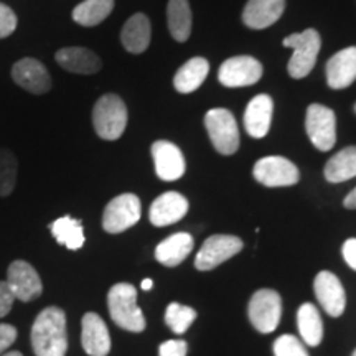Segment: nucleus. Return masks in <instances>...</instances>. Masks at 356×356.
<instances>
[{
	"instance_id": "nucleus-41",
	"label": "nucleus",
	"mask_w": 356,
	"mask_h": 356,
	"mask_svg": "<svg viewBox=\"0 0 356 356\" xmlns=\"http://www.w3.org/2000/svg\"><path fill=\"white\" fill-rule=\"evenodd\" d=\"M351 356H356V350H355V351H353V355H351Z\"/></svg>"
},
{
	"instance_id": "nucleus-22",
	"label": "nucleus",
	"mask_w": 356,
	"mask_h": 356,
	"mask_svg": "<svg viewBox=\"0 0 356 356\" xmlns=\"http://www.w3.org/2000/svg\"><path fill=\"white\" fill-rule=\"evenodd\" d=\"M152 37V26L145 13H136L126 22L121 32V43L129 53L140 55L150 44Z\"/></svg>"
},
{
	"instance_id": "nucleus-6",
	"label": "nucleus",
	"mask_w": 356,
	"mask_h": 356,
	"mask_svg": "<svg viewBox=\"0 0 356 356\" xmlns=\"http://www.w3.org/2000/svg\"><path fill=\"white\" fill-rule=\"evenodd\" d=\"M142 215V204L137 195L122 193L111 200L102 213V228L106 233L119 234L137 225Z\"/></svg>"
},
{
	"instance_id": "nucleus-14",
	"label": "nucleus",
	"mask_w": 356,
	"mask_h": 356,
	"mask_svg": "<svg viewBox=\"0 0 356 356\" xmlns=\"http://www.w3.org/2000/svg\"><path fill=\"white\" fill-rule=\"evenodd\" d=\"M315 297L330 317H340L346 307V293L340 279L333 273L322 270L314 282Z\"/></svg>"
},
{
	"instance_id": "nucleus-8",
	"label": "nucleus",
	"mask_w": 356,
	"mask_h": 356,
	"mask_svg": "<svg viewBox=\"0 0 356 356\" xmlns=\"http://www.w3.org/2000/svg\"><path fill=\"white\" fill-rule=\"evenodd\" d=\"M305 131L312 144L322 152L333 149L337 142V115L323 104H310L305 114Z\"/></svg>"
},
{
	"instance_id": "nucleus-15",
	"label": "nucleus",
	"mask_w": 356,
	"mask_h": 356,
	"mask_svg": "<svg viewBox=\"0 0 356 356\" xmlns=\"http://www.w3.org/2000/svg\"><path fill=\"white\" fill-rule=\"evenodd\" d=\"M152 159L155 173L160 180L175 181L185 173V157L175 144L168 140H157L152 144Z\"/></svg>"
},
{
	"instance_id": "nucleus-18",
	"label": "nucleus",
	"mask_w": 356,
	"mask_h": 356,
	"mask_svg": "<svg viewBox=\"0 0 356 356\" xmlns=\"http://www.w3.org/2000/svg\"><path fill=\"white\" fill-rule=\"evenodd\" d=\"M274 101L267 95H257L249 101L246 113H244V127L248 134L254 139H262L267 136L273 122Z\"/></svg>"
},
{
	"instance_id": "nucleus-9",
	"label": "nucleus",
	"mask_w": 356,
	"mask_h": 356,
	"mask_svg": "<svg viewBox=\"0 0 356 356\" xmlns=\"http://www.w3.org/2000/svg\"><path fill=\"white\" fill-rule=\"evenodd\" d=\"M252 175L261 185L275 188V186H292L300 180L299 168L291 160L280 155L262 157L252 168Z\"/></svg>"
},
{
	"instance_id": "nucleus-13",
	"label": "nucleus",
	"mask_w": 356,
	"mask_h": 356,
	"mask_svg": "<svg viewBox=\"0 0 356 356\" xmlns=\"http://www.w3.org/2000/svg\"><path fill=\"white\" fill-rule=\"evenodd\" d=\"M12 79L32 95H47L51 89V76L47 66L35 58H22L12 66Z\"/></svg>"
},
{
	"instance_id": "nucleus-3",
	"label": "nucleus",
	"mask_w": 356,
	"mask_h": 356,
	"mask_svg": "<svg viewBox=\"0 0 356 356\" xmlns=\"http://www.w3.org/2000/svg\"><path fill=\"white\" fill-rule=\"evenodd\" d=\"M284 47L293 50L287 65L289 74L293 79H302L310 74V71L317 63L322 38L315 29H307L304 32L289 35L284 38Z\"/></svg>"
},
{
	"instance_id": "nucleus-4",
	"label": "nucleus",
	"mask_w": 356,
	"mask_h": 356,
	"mask_svg": "<svg viewBox=\"0 0 356 356\" xmlns=\"http://www.w3.org/2000/svg\"><path fill=\"white\" fill-rule=\"evenodd\" d=\"M92 126L101 139L118 140L127 127V108L118 95H104L92 109Z\"/></svg>"
},
{
	"instance_id": "nucleus-40",
	"label": "nucleus",
	"mask_w": 356,
	"mask_h": 356,
	"mask_svg": "<svg viewBox=\"0 0 356 356\" xmlns=\"http://www.w3.org/2000/svg\"><path fill=\"white\" fill-rule=\"evenodd\" d=\"M0 356H24V355H22L20 351H6V353Z\"/></svg>"
},
{
	"instance_id": "nucleus-2",
	"label": "nucleus",
	"mask_w": 356,
	"mask_h": 356,
	"mask_svg": "<svg viewBox=\"0 0 356 356\" xmlns=\"http://www.w3.org/2000/svg\"><path fill=\"white\" fill-rule=\"evenodd\" d=\"M108 310L113 322L122 330L140 333L145 330L144 312L137 305V291L132 284L121 282L111 287L108 293Z\"/></svg>"
},
{
	"instance_id": "nucleus-39",
	"label": "nucleus",
	"mask_w": 356,
	"mask_h": 356,
	"mask_svg": "<svg viewBox=\"0 0 356 356\" xmlns=\"http://www.w3.org/2000/svg\"><path fill=\"white\" fill-rule=\"evenodd\" d=\"M152 286H154L152 279H144V280H142V284H140L142 291H150V289H152Z\"/></svg>"
},
{
	"instance_id": "nucleus-29",
	"label": "nucleus",
	"mask_w": 356,
	"mask_h": 356,
	"mask_svg": "<svg viewBox=\"0 0 356 356\" xmlns=\"http://www.w3.org/2000/svg\"><path fill=\"white\" fill-rule=\"evenodd\" d=\"M114 0H84L74 7L73 20L81 26H96L111 15Z\"/></svg>"
},
{
	"instance_id": "nucleus-20",
	"label": "nucleus",
	"mask_w": 356,
	"mask_h": 356,
	"mask_svg": "<svg viewBox=\"0 0 356 356\" xmlns=\"http://www.w3.org/2000/svg\"><path fill=\"white\" fill-rule=\"evenodd\" d=\"M356 81V47L333 55L327 63V83L332 89H345Z\"/></svg>"
},
{
	"instance_id": "nucleus-27",
	"label": "nucleus",
	"mask_w": 356,
	"mask_h": 356,
	"mask_svg": "<svg viewBox=\"0 0 356 356\" xmlns=\"http://www.w3.org/2000/svg\"><path fill=\"white\" fill-rule=\"evenodd\" d=\"M167 24L177 42L185 43L191 35V8L188 0H168Z\"/></svg>"
},
{
	"instance_id": "nucleus-32",
	"label": "nucleus",
	"mask_w": 356,
	"mask_h": 356,
	"mask_svg": "<svg viewBox=\"0 0 356 356\" xmlns=\"http://www.w3.org/2000/svg\"><path fill=\"white\" fill-rule=\"evenodd\" d=\"M275 356H310L304 341L293 335H282L274 341Z\"/></svg>"
},
{
	"instance_id": "nucleus-5",
	"label": "nucleus",
	"mask_w": 356,
	"mask_h": 356,
	"mask_svg": "<svg viewBox=\"0 0 356 356\" xmlns=\"http://www.w3.org/2000/svg\"><path fill=\"white\" fill-rule=\"evenodd\" d=\"M204 127L211 144L221 155H233L239 149V129L234 115L225 108L210 109L204 115Z\"/></svg>"
},
{
	"instance_id": "nucleus-30",
	"label": "nucleus",
	"mask_w": 356,
	"mask_h": 356,
	"mask_svg": "<svg viewBox=\"0 0 356 356\" xmlns=\"http://www.w3.org/2000/svg\"><path fill=\"white\" fill-rule=\"evenodd\" d=\"M195 318H197V310L178 302L168 304L165 310V323L175 335H184L195 322Z\"/></svg>"
},
{
	"instance_id": "nucleus-1",
	"label": "nucleus",
	"mask_w": 356,
	"mask_h": 356,
	"mask_svg": "<svg viewBox=\"0 0 356 356\" xmlns=\"http://www.w3.org/2000/svg\"><path fill=\"white\" fill-rule=\"evenodd\" d=\"M32 348L35 356H65L68 350L66 314L60 307H47L32 325Z\"/></svg>"
},
{
	"instance_id": "nucleus-28",
	"label": "nucleus",
	"mask_w": 356,
	"mask_h": 356,
	"mask_svg": "<svg viewBox=\"0 0 356 356\" xmlns=\"http://www.w3.org/2000/svg\"><path fill=\"white\" fill-rule=\"evenodd\" d=\"M50 231L58 244L68 248L70 251H78L84 246L83 222L71 216H61L50 225Z\"/></svg>"
},
{
	"instance_id": "nucleus-17",
	"label": "nucleus",
	"mask_w": 356,
	"mask_h": 356,
	"mask_svg": "<svg viewBox=\"0 0 356 356\" xmlns=\"http://www.w3.org/2000/svg\"><path fill=\"white\" fill-rule=\"evenodd\" d=\"M81 345L89 356H108L111 351L108 325L95 312L84 314L81 320Z\"/></svg>"
},
{
	"instance_id": "nucleus-35",
	"label": "nucleus",
	"mask_w": 356,
	"mask_h": 356,
	"mask_svg": "<svg viewBox=\"0 0 356 356\" xmlns=\"http://www.w3.org/2000/svg\"><path fill=\"white\" fill-rule=\"evenodd\" d=\"M17 340V328L13 325L0 323V355H3Z\"/></svg>"
},
{
	"instance_id": "nucleus-11",
	"label": "nucleus",
	"mask_w": 356,
	"mask_h": 356,
	"mask_svg": "<svg viewBox=\"0 0 356 356\" xmlns=\"http://www.w3.org/2000/svg\"><path fill=\"white\" fill-rule=\"evenodd\" d=\"M13 297L22 302H33L43 293V282L30 262L17 259L10 262L6 279Z\"/></svg>"
},
{
	"instance_id": "nucleus-19",
	"label": "nucleus",
	"mask_w": 356,
	"mask_h": 356,
	"mask_svg": "<svg viewBox=\"0 0 356 356\" xmlns=\"http://www.w3.org/2000/svg\"><path fill=\"white\" fill-rule=\"evenodd\" d=\"M286 10V0H248L243 10L244 25L262 30L274 25Z\"/></svg>"
},
{
	"instance_id": "nucleus-26",
	"label": "nucleus",
	"mask_w": 356,
	"mask_h": 356,
	"mask_svg": "<svg viewBox=\"0 0 356 356\" xmlns=\"http://www.w3.org/2000/svg\"><path fill=\"white\" fill-rule=\"evenodd\" d=\"M325 178L330 184H341L356 177V145L345 147L325 165Z\"/></svg>"
},
{
	"instance_id": "nucleus-36",
	"label": "nucleus",
	"mask_w": 356,
	"mask_h": 356,
	"mask_svg": "<svg viewBox=\"0 0 356 356\" xmlns=\"http://www.w3.org/2000/svg\"><path fill=\"white\" fill-rule=\"evenodd\" d=\"M13 300H15V297H13L12 291L8 289L7 282L6 280H0V318L8 315V312L13 307Z\"/></svg>"
},
{
	"instance_id": "nucleus-38",
	"label": "nucleus",
	"mask_w": 356,
	"mask_h": 356,
	"mask_svg": "<svg viewBox=\"0 0 356 356\" xmlns=\"http://www.w3.org/2000/svg\"><path fill=\"white\" fill-rule=\"evenodd\" d=\"M343 204L348 210H356V188H353L348 195H346Z\"/></svg>"
},
{
	"instance_id": "nucleus-12",
	"label": "nucleus",
	"mask_w": 356,
	"mask_h": 356,
	"mask_svg": "<svg viewBox=\"0 0 356 356\" xmlns=\"http://www.w3.org/2000/svg\"><path fill=\"white\" fill-rule=\"evenodd\" d=\"M262 78V65L252 56H233L218 71V79L226 88H246Z\"/></svg>"
},
{
	"instance_id": "nucleus-31",
	"label": "nucleus",
	"mask_w": 356,
	"mask_h": 356,
	"mask_svg": "<svg viewBox=\"0 0 356 356\" xmlns=\"http://www.w3.org/2000/svg\"><path fill=\"white\" fill-rule=\"evenodd\" d=\"M19 162L15 154L8 149H0V198L12 195L17 185Z\"/></svg>"
},
{
	"instance_id": "nucleus-25",
	"label": "nucleus",
	"mask_w": 356,
	"mask_h": 356,
	"mask_svg": "<svg viewBox=\"0 0 356 356\" xmlns=\"http://www.w3.org/2000/svg\"><path fill=\"white\" fill-rule=\"evenodd\" d=\"M297 327L300 338L309 346H318L323 340V322L314 304H302L297 310Z\"/></svg>"
},
{
	"instance_id": "nucleus-42",
	"label": "nucleus",
	"mask_w": 356,
	"mask_h": 356,
	"mask_svg": "<svg viewBox=\"0 0 356 356\" xmlns=\"http://www.w3.org/2000/svg\"><path fill=\"white\" fill-rule=\"evenodd\" d=\"M355 113H356V104H355Z\"/></svg>"
},
{
	"instance_id": "nucleus-16",
	"label": "nucleus",
	"mask_w": 356,
	"mask_h": 356,
	"mask_svg": "<svg viewBox=\"0 0 356 356\" xmlns=\"http://www.w3.org/2000/svg\"><path fill=\"white\" fill-rule=\"evenodd\" d=\"M188 200L178 191H167L154 200L150 204L149 220L157 228L178 222L188 213Z\"/></svg>"
},
{
	"instance_id": "nucleus-34",
	"label": "nucleus",
	"mask_w": 356,
	"mask_h": 356,
	"mask_svg": "<svg viewBox=\"0 0 356 356\" xmlns=\"http://www.w3.org/2000/svg\"><path fill=\"white\" fill-rule=\"evenodd\" d=\"M188 345L185 340H167L159 346V356H186Z\"/></svg>"
},
{
	"instance_id": "nucleus-33",
	"label": "nucleus",
	"mask_w": 356,
	"mask_h": 356,
	"mask_svg": "<svg viewBox=\"0 0 356 356\" xmlns=\"http://www.w3.org/2000/svg\"><path fill=\"white\" fill-rule=\"evenodd\" d=\"M17 30V15L10 7L0 2V40L10 37Z\"/></svg>"
},
{
	"instance_id": "nucleus-10",
	"label": "nucleus",
	"mask_w": 356,
	"mask_h": 356,
	"mask_svg": "<svg viewBox=\"0 0 356 356\" xmlns=\"http://www.w3.org/2000/svg\"><path fill=\"white\" fill-rule=\"evenodd\" d=\"M241 238L233 234H213L203 243L195 257V267L198 270H211L222 262L239 254L243 249Z\"/></svg>"
},
{
	"instance_id": "nucleus-7",
	"label": "nucleus",
	"mask_w": 356,
	"mask_h": 356,
	"mask_svg": "<svg viewBox=\"0 0 356 356\" xmlns=\"http://www.w3.org/2000/svg\"><path fill=\"white\" fill-rule=\"evenodd\" d=\"M248 315L257 332L273 333L282 317V299L273 289H261L249 300Z\"/></svg>"
},
{
	"instance_id": "nucleus-21",
	"label": "nucleus",
	"mask_w": 356,
	"mask_h": 356,
	"mask_svg": "<svg viewBox=\"0 0 356 356\" xmlns=\"http://www.w3.org/2000/svg\"><path fill=\"white\" fill-rule=\"evenodd\" d=\"M55 60L61 68L76 74H95L102 68L101 58L83 47L61 48L56 51Z\"/></svg>"
},
{
	"instance_id": "nucleus-37",
	"label": "nucleus",
	"mask_w": 356,
	"mask_h": 356,
	"mask_svg": "<svg viewBox=\"0 0 356 356\" xmlns=\"http://www.w3.org/2000/svg\"><path fill=\"white\" fill-rule=\"evenodd\" d=\"M341 254L351 269L356 270V238H351L348 241H345L343 248H341Z\"/></svg>"
},
{
	"instance_id": "nucleus-24",
	"label": "nucleus",
	"mask_w": 356,
	"mask_h": 356,
	"mask_svg": "<svg viewBox=\"0 0 356 356\" xmlns=\"http://www.w3.org/2000/svg\"><path fill=\"white\" fill-rule=\"evenodd\" d=\"M210 73V63L202 56H195L181 65V68L177 71L173 76V86L181 95H190L197 91L207 79Z\"/></svg>"
},
{
	"instance_id": "nucleus-23",
	"label": "nucleus",
	"mask_w": 356,
	"mask_h": 356,
	"mask_svg": "<svg viewBox=\"0 0 356 356\" xmlns=\"http://www.w3.org/2000/svg\"><path fill=\"white\" fill-rule=\"evenodd\" d=\"M193 246V236L188 233H175L157 244L155 259L167 267H177L190 256Z\"/></svg>"
}]
</instances>
